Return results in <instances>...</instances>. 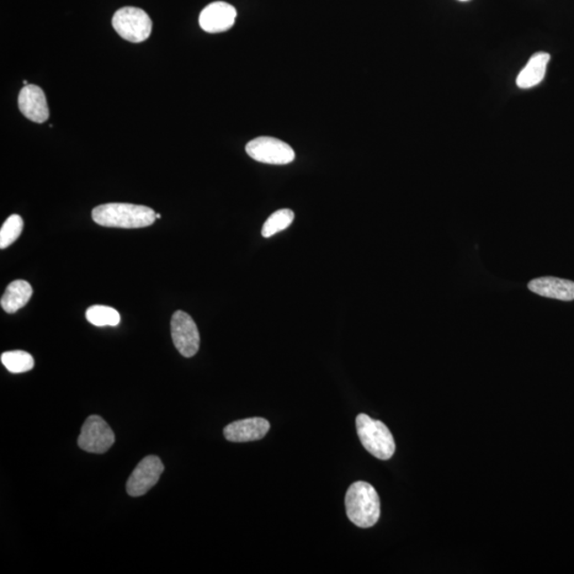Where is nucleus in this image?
Instances as JSON below:
<instances>
[{"label":"nucleus","mask_w":574,"mask_h":574,"mask_svg":"<svg viewBox=\"0 0 574 574\" xmlns=\"http://www.w3.org/2000/svg\"><path fill=\"white\" fill-rule=\"evenodd\" d=\"M461 2H467V0H461Z\"/></svg>","instance_id":"obj_21"},{"label":"nucleus","mask_w":574,"mask_h":574,"mask_svg":"<svg viewBox=\"0 0 574 574\" xmlns=\"http://www.w3.org/2000/svg\"><path fill=\"white\" fill-rule=\"evenodd\" d=\"M246 152L255 161L271 164L285 165L295 159V151L289 144L270 136H260L250 141Z\"/></svg>","instance_id":"obj_5"},{"label":"nucleus","mask_w":574,"mask_h":574,"mask_svg":"<svg viewBox=\"0 0 574 574\" xmlns=\"http://www.w3.org/2000/svg\"><path fill=\"white\" fill-rule=\"evenodd\" d=\"M345 505L351 523L359 528H371L380 519L379 494L369 483H353L345 493Z\"/></svg>","instance_id":"obj_1"},{"label":"nucleus","mask_w":574,"mask_h":574,"mask_svg":"<svg viewBox=\"0 0 574 574\" xmlns=\"http://www.w3.org/2000/svg\"><path fill=\"white\" fill-rule=\"evenodd\" d=\"M2 361L5 368L12 374H23L34 368L35 361L31 354L25 351H9L2 355Z\"/></svg>","instance_id":"obj_15"},{"label":"nucleus","mask_w":574,"mask_h":574,"mask_svg":"<svg viewBox=\"0 0 574 574\" xmlns=\"http://www.w3.org/2000/svg\"><path fill=\"white\" fill-rule=\"evenodd\" d=\"M528 287L531 291L542 297L562 301L574 300V282L570 280L542 276L531 280Z\"/></svg>","instance_id":"obj_12"},{"label":"nucleus","mask_w":574,"mask_h":574,"mask_svg":"<svg viewBox=\"0 0 574 574\" xmlns=\"http://www.w3.org/2000/svg\"><path fill=\"white\" fill-rule=\"evenodd\" d=\"M237 10L230 4L212 3L201 11L199 25L209 34H220L232 28L237 19Z\"/></svg>","instance_id":"obj_9"},{"label":"nucleus","mask_w":574,"mask_h":574,"mask_svg":"<svg viewBox=\"0 0 574 574\" xmlns=\"http://www.w3.org/2000/svg\"><path fill=\"white\" fill-rule=\"evenodd\" d=\"M88 321L96 327H116L120 322V313L113 307L93 306L87 311Z\"/></svg>","instance_id":"obj_16"},{"label":"nucleus","mask_w":574,"mask_h":574,"mask_svg":"<svg viewBox=\"0 0 574 574\" xmlns=\"http://www.w3.org/2000/svg\"><path fill=\"white\" fill-rule=\"evenodd\" d=\"M26 85H28V82H27V80H24V87H26Z\"/></svg>","instance_id":"obj_19"},{"label":"nucleus","mask_w":574,"mask_h":574,"mask_svg":"<svg viewBox=\"0 0 574 574\" xmlns=\"http://www.w3.org/2000/svg\"><path fill=\"white\" fill-rule=\"evenodd\" d=\"M294 212L289 209L275 211L271 214L268 221H265L262 229V236L266 238L275 236V234L285 230L294 221Z\"/></svg>","instance_id":"obj_17"},{"label":"nucleus","mask_w":574,"mask_h":574,"mask_svg":"<svg viewBox=\"0 0 574 574\" xmlns=\"http://www.w3.org/2000/svg\"><path fill=\"white\" fill-rule=\"evenodd\" d=\"M19 108L27 119L43 124L50 119L46 96L37 85L28 84L20 89Z\"/></svg>","instance_id":"obj_10"},{"label":"nucleus","mask_w":574,"mask_h":574,"mask_svg":"<svg viewBox=\"0 0 574 574\" xmlns=\"http://www.w3.org/2000/svg\"><path fill=\"white\" fill-rule=\"evenodd\" d=\"M269 429L270 423L268 420L253 417L228 424L223 430V435L232 443H247V441L262 439L268 433Z\"/></svg>","instance_id":"obj_11"},{"label":"nucleus","mask_w":574,"mask_h":574,"mask_svg":"<svg viewBox=\"0 0 574 574\" xmlns=\"http://www.w3.org/2000/svg\"><path fill=\"white\" fill-rule=\"evenodd\" d=\"M92 218L100 226L137 229L151 226L157 220L156 212L145 206L106 204L95 207Z\"/></svg>","instance_id":"obj_2"},{"label":"nucleus","mask_w":574,"mask_h":574,"mask_svg":"<svg viewBox=\"0 0 574 574\" xmlns=\"http://www.w3.org/2000/svg\"><path fill=\"white\" fill-rule=\"evenodd\" d=\"M112 25L122 39L132 43L146 41L151 35L152 21L145 11L136 7L117 10Z\"/></svg>","instance_id":"obj_4"},{"label":"nucleus","mask_w":574,"mask_h":574,"mask_svg":"<svg viewBox=\"0 0 574 574\" xmlns=\"http://www.w3.org/2000/svg\"><path fill=\"white\" fill-rule=\"evenodd\" d=\"M158 218H161V215L157 214V220H158Z\"/></svg>","instance_id":"obj_20"},{"label":"nucleus","mask_w":574,"mask_h":574,"mask_svg":"<svg viewBox=\"0 0 574 574\" xmlns=\"http://www.w3.org/2000/svg\"><path fill=\"white\" fill-rule=\"evenodd\" d=\"M32 296V287L28 282L16 280L9 284L5 290L0 305L4 312L13 314L24 307Z\"/></svg>","instance_id":"obj_14"},{"label":"nucleus","mask_w":574,"mask_h":574,"mask_svg":"<svg viewBox=\"0 0 574 574\" xmlns=\"http://www.w3.org/2000/svg\"><path fill=\"white\" fill-rule=\"evenodd\" d=\"M24 221L19 215H11L0 230V248H8L23 232Z\"/></svg>","instance_id":"obj_18"},{"label":"nucleus","mask_w":574,"mask_h":574,"mask_svg":"<svg viewBox=\"0 0 574 574\" xmlns=\"http://www.w3.org/2000/svg\"><path fill=\"white\" fill-rule=\"evenodd\" d=\"M550 55L547 52H537L531 56L529 62L518 74L516 83L520 89H531L539 85L544 80Z\"/></svg>","instance_id":"obj_13"},{"label":"nucleus","mask_w":574,"mask_h":574,"mask_svg":"<svg viewBox=\"0 0 574 574\" xmlns=\"http://www.w3.org/2000/svg\"><path fill=\"white\" fill-rule=\"evenodd\" d=\"M115 443L110 425L97 415L88 417L79 435L78 446L89 454H103Z\"/></svg>","instance_id":"obj_6"},{"label":"nucleus","mask_w":574,"mask_h":574,"mask_svg":"<svg viewBox=\"0 0 574 574\" xmlns=\"http://www.w3.org/2000/svg\"><path fill=\"white\" fill-rule=\"evenodd\" d=\"M356 430L361 445L376 459L386 461L395 454L396 444L386 425L366 414L356 417Z\"/></svg>","instance_id":"obj_3"},{"label":"nucleus","mask_w":574,"mask_h":574,"mask_svg":"<svg viewBox=\"0 0 574 574\" xmlns=\"http://www.w3.org/2000/svg\"><path fill=\"white\" fill-rule=\"evenodd\" d=\"M164 471V465L158 456L149 455L143 459L133 470L127 482V493L131 497H141L156 485Z\"/></svg>","instance_id":"obj_8"},{"label":"nucleus","mask_w":574,"mask_h":574,"mask_svg":"<svg viewBox=\"0 0 574 574\" xmlns=\"http://www.w3.org/2000/svg\"><path fill=\"white\" fill-rule=\"evenodd\" d=\"M172 337L175 347L184 358H191L198 353L200 335L193 318L183 311H177L172 317Z\"/></svg>","instance_id":"obj_7"}]
</instances>
